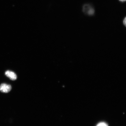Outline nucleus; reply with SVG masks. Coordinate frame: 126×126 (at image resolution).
Segmentation results:
<instances>
[{"instance_id": "20e7f679", "label": "nucleus", "mask_w": 126, "mask_h": 126, "mask_svg": "<svg viewBox=\"0 0 126 126\" xmlns=\"http://www.w3.org/2000/svg\"><path fill=\"white\" fill-rule=\"evenodd\" d=\"M96 126H108V125L105 122H101L97 124Z\"/></svg>"}, {"instance_id": "f03ea898", "label": "nucleus", "mask_w": 126, "mask_h": 126, "mask_svg": "<svg viewBox=\"0 0 126 126\" xmlns=\"http://www.w3.org/2000/svg\"><path fill=\"white\" fill-rule=\"evenodd\" d=\"M12 89V86L6 83H2L0 85V91L3 93H8Z\"/></svg>"}, {"instance_id": "39448f33", "label": "nucleus", "mask_w": 126, "mask_h": 126, "mask_svg": "<svg viewBox=\"0 0 126 126\" xmlns=\"http://www.w3.org/2000/svg\"><path fill=\"white\" fill-rule=\"evenodd\" d=\"M126 17H125V18H124V19L123 20V23L124 25V26H126Z\"/></svg>"}, {"instance_id": "7ed1b4c3", "label": "nucleus", "mask_w": 126, "mask_h": 126, "mask_svg": "<svg viewBox=\"0 0 126 126\" xmlns=\"http://www.w3.org/2000/svg\"><path fill=\"white\" fill-rule=\"evenodd\" d=\"M5 75L10 79L15 80L16 79L17 76L16 74L13 72L8 70L5 72Z\"/></svg>"}, {"instance_id": "423d86ee", "label": "nucleus", "mask_w": 126, "mask_h": 126, "mask_svg": "<svg viewBox=\"0 0 126 126\" xmlns=\"http://www.w3.org/2000/svg\"><path fill=\"white\" fill-rule=\"evenodd\" d=\"M119 0L121 2H124L126 1V0Z\"/></svg>"}, {"instance_id": "f257e3e1", "label": "nucleus", "mask_w": 126, "mask_h": 126, "mask_svg": "<svg viewBox=\"0 0 126 126\" xmlns=\"http://www.w3.org/2000/svg\"><path fill=\"white\" fill-rule=\"evenodd\" d=\"M83 11L85 14L89 16L93 15L95 12L94 8L89 4H86L83 5Z\"/></svg>"}]
</instances>
